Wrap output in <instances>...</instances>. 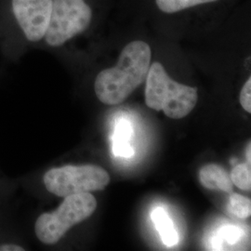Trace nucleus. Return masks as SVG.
Wrapping results in <instances>:
<instances>
[{
  "instance_id": "nucleus-1",
  "label": "nucleus",
  "mask_w": 251,
  "mask_h": 251,
  "mask_svg": "<svg viewBox=\"0 0 251 251\" xmlns=\"http://www.w3.org/2000/svg\"><path fill=\"white\" fill-rule=\"evenodd\" d=\"M52 0H0V54L5 63H17L41 45L48 31Z\"/></svg>"
},
{
  "instance_id": "nucleus-2",
  "label": "nucleus",
  "mask_w": 251,
  "mask_h": 251,
  "mask_svg": "<svg viewBox=\"0 0 251 251\" xmlns=\"http://www.w3.org/2000/svg\"><path fill=\"white\" fill-rule=\"evenodd\" d=\"M16 180L19 188L28 193L42 191L48 196L63 198L104 190L110 182V176L96 165L66 164L49 168L41 173L23 175Z\"/></svg>"
},
{
  "instance_id": "nucleus-3",
  "label": "nucleus",
  "mask_w": 251,
  "mask_h": 251,
  "mask_svg": "<svg viewBox=\"0 0 251 251\" xmlns=\"http://www.w3.org/2000/svg\"><path fill=\"white\" fill-rule=\"evenodd\" d=\"M152 52L147 43L136 40L121 51L117 64L97 75L94 91L100 102L117 105L124 101L143 82L151 65Z\"/></svg>"
},
{
  "instance_id": "nucleus-4",
  "label": "nucleus",
  "mask_w": 251,
  "mask_h": 251,
  "mask_svg": "<svg viewBox=\"0 0 251 251\" xmlns=\"http://www.w3.org/2000/svg\"><path fill=\"white\" fill-rule=\"evenodd\" d=\"M97 206V199L91 193L65 197L53 210L36 216L32 224V233L41 245L57 246L74 228L88 221Z\"/></svg>"
},
{
  "instance_id": "nucleus-5",
  "label": "nucleus",
  "mask_w": 251,
  "mask_h": 251,
  "mask_svg": "<svg viewBox=\"0 0 251 251\" xmlns=\"http://www.w3.org/2000/svg\"><path fill=\"white\" fill-rule=\"evenodd\" d=\"M145 103L155 111H163L172 119L188 116L198 102V89L172 80L158 62L150 65L146 75Z\"/></svg>"
},
{
  "instance_id": "nucleus-6",
  "label": "nucleus",
  "mask_w": 251,
  "mask_h": 251,
  "mask_svg": "<svg viewBox=\"0 0 251 251\" xmlns=\"http://www.w3.org/2000/svg\"><path fill=\"white\" fill-rule=\"evenodd\" d=\"M93 12L87 0H52V10L48 31L42 44L60 49L89 28Z\"/></svg>"
},
{
  "instance_id": "nucleus-7",
  "label": "nucleus",
  "mask_w": 251,
  "mask_h": 251,
  "mask_svg": "<svg viewBox=\"0 0 251 251\" xmlns=\"http://www.w3.org/2000/svg\"><path fill=\"white\" fill-rule=\"evenodd\" d=\"M199 179L201 184L209 190H221L231 194L233 184L230 175L223 167L216 164H207L199 171Z\"/></svg>"
},
{
  "instance_id": "nucleus-8",
  "label": "nucleus",
  "mask_w": 251,
  "mask_h": 251,
  "mask_svg": "<svg viewBox=\"0 0 251 251\" xmlns=\"http://www.w3.org/2000/svg\"><path fill=\"white\" fill-rule=\"evenodd\" d=\"M151 218L163 243L168 247L175 246L179 241V236L168 213L162 207H156L152 210Z\"/></svg>"
},
{
  "instance_id": "nucleus-9",
  "label": "nucleus",
  "mask_w": 251,
  "mask_h": 251,
  "mask_svg": "<svg viewBox=\"0 0 251 251\" xmlns=\"http://www.w3.org/2000/svg\"><path fill=\"white\" fill-rule=\"evenodd\" d=\"M30 247L25 236V228L17 225L0 235V251H29Z\"/></svg>"
},
{
  "instance_id": "nucleus-10",
  "label": "nucleus",
  "mask_w": 251,
  "mask_h": 251,
  "mask_svg": "<svg viewBox=\"0 0 251 251\" xmlns=\"http://www.w3.org/2000/svg\"><path fill=\"white\" fill-rule=\"evenodd\" d=\"M3 74V68L0 67V82ZM18 189L20 188L16 178H9L0 171V207L14 205L15 196Z\"/></svg>"
},
{
  "instance_id": "nucleus-11",
  "label": "nucleus",
  "mask_w": 251,
  "mask_h": 251,
  "mask_svg": "<svg viewBox=\"0 0 251 251\" xmlns=\"http://www.w3.org/2000/svg\"><path fill=\"white\" fill-rule=\"evenodd\" d=\"M227 209L231 215L237 219H247L251 217V199L235 193H231Z\"/></svg>"
},
{
  "instance_id": "nucleus-12",
  "label": "nucleus",
  "mask_w": 251,
  "mask_h": 251,
  "mask_svg": "<svg viewBox=\"0 0 251 251\" xmlns=\"http://www.w3.org/2000/svg\"><path fill=\"white\" fill-rule=\"evenodd\" d=\"M215 1L217 0H155L158 9L165 13H176L198 5Z\"/></svg>"
},
{
  "instance_id": "nucleus-13",
  "label": "nucleus",
  "mask_w": 251,
  "mask_h": 251,
  "mask_svg": "<svg viewBox=\"0 0 251 251\" xmlns=\"http://www.w3.org/2000/svg\"><path fill=\"white\" fill-rule=\"evenodd\" d=\"M230 177L235 186L244 191H251V171L250 164L244 163L236 165L233 168Z\"/></svg>"
},
{
  "instance_id": "nucleus-14",
  "label": "nucleus",
  "mask_w": 251,
  "mask_h": 251,
  "mask_svg": "<svg viewBox=\"0 0 251 251\" xmlns=\"http://www.w3.org/2000/svg\"><path fill=\"white\" fill-rule=\"evenodd\" d=\"M14 210V205L0 207V235L19 225L15 220Z\"/></svg>"
},
{
  "instance_id": "nucleus-15",
  "label": "nucleus",
  "mask_w": 251,
  "mask_h": 251,
  "mask_svg": "<svg viewBox=\"0 0 251 251\" xmlns=\"http://www.w3.org/2000/svg\"><path fill=\"white\" fill-rule=\"evenodd\" d=\"M132 133L133 130L130 122L125 118H120L116 123L113 142H129L130 138L132 137Z\"/></svg>"
},
{
  "instance_id": "nucleus-16",
  "label": "nucleus",
  "mask_w": 251,
  "mask_h": 251,
  "mask_svg": "<svg viewBox=\"0 0 251 251\" xmlns=\"http://www.w3.org/2000/svg\"><path fill=\"white\" fill-rule=\"evenodd\" d=\"M113 152L117 157L129 158L134 155V150L129 142H113Z\"/></svg>"
},
{
  "instance_id": "nucleus-17",
  "label": "nucleus",
  "mask_w": 251,
  "mask_h": 251,
  "mask_svg": "<svg viewBox=\"0 0 251 251\" xmlns=\"http://www.w3.org/2000/svg\"><path fill=\"white\" fill-rule=\"evenodd\" d=\"M221 235L226 242L234 244L240 239L242 235V231L235 226H226L222 230Z\"/></svg>"
},
{
  "instance_id": "nucleus-18",
  "label": "nucleus",
  "mask_w": 251,
  "mask_h": 251,
  "mask_svg": "<svg viewBox=\"0 0 251 251\" xmlns=\"http://www.w3.org/2000/svg\"><path fill=\"white\" fill-rule=\"evenodd\" d=\"M240 103L245 111L251 113V78L250 77L248 81L243 86L240 92Z\"/></svg>"
},
{
  "instance_id": "nucleus-19",
  "label": "nucleus",
  "mask_w": 251,
  "mask_h": 251,
  "mask_svg": "<svg viewBox=\"0 0 251 251\" xmlns=\"http://www.w3.org/2000/svg\"><path fill=\"white\" fill-rule=\"evenodd\" d=\"M251 143H250V144H249V145H248V148H247V160H248V164H250V165H251Z\"/></svg>"
}]
</instances>
